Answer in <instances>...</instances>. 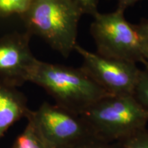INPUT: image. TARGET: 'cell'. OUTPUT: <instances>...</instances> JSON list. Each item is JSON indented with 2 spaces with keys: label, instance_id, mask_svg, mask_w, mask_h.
I'll return each instance as SVG.
<instances>
[{
  "label": "cell",
  "instance_id": "3957f363",
  "mask_svg": "<svg viewBox=\"0 0 148 148\" xmlns=\"http://www.w3.org/2000/svg\"><path fill=\"white\" fill-rule=\"evenodd\" d=\"M97 137L121 142L146 128L148 112L133 95H108L80 114Z\"/></svg>",
  "mask_w": 148,
  "mask_h": 148
},
{
  "label": "cell",
  "instance_id": "4fadbf2b",
  "mask_svg": "<svg viewBox=\"0 0 148 148\" xmlns=\"http://www.w3.org/2000/svg\"><path fill=\"white\" fill-rule=\"evenodd\" d=\"M70 148H124L120 142H108L95 137L79 143Z\"/></svg>",
  "mask_w": 148,
  "mask_h": 148
},
{
  "label": "cell",
  "instance_id": "9c48e42d",
  "mask_svg": "<svg viewBox=\"0 0 148 148\" xmlns=\"http://www.w3.org/2000/svg\"><path fill=\"white\" fill-rule=\"evenodd\" d=\"M23 131L16 138L11 148H49L29 119Z\"/></svg>",
  "mask_w": 148,
  "mask_h": 148
},
{
  "label": "cell",
  "instance_id": "6da1fadb",
  "mask_svg": "<svg viewBox=\"0 0 148 148\" xmlns=\"http://www.w3.org/2000/svg\"><path fill=\"white\" fill-rule=\"evenodd\" d=\"M83 14L75 0H31L20 16L27 33L42 38L68 58L77 44L78 25Z\"/></svg>",
  "mask_w": 148,
  "mask_h": 148
},
{
  "label": "cell",
  "instance_id": "ba28073f",
  "mask_svg": "<svg viewBox=\"0 0 148 148\" xmlns=\"http://www.w3.org/2000/svg\"><path fill=\"white\" fill-rule=\"evenodd\" d=\"M23 92L0 80V140L8 129L30 112Z\"/></svg>",
  "mask_w": 148,
  "mask_h": 148
},
{
  "label": "cell",
  "instance_id": "7a4b0ae2",
  "mask_svg": "<svg viewBox=\"0 0 148 148\" xmlns=\"http://www.w3.org/2000/svg\"><path fill=\"white\" fill-rule=\"evenodd\" d=\"M29 82L43 88L56 104L79 115L96 101L110 95L81 68L39 60Z\"/></svg>",
  "mask_w": 148,
  "mask_h": 148
},
{
  "label": "cell",
  "instance_id": "2e32d148",
  "mask_svg": "<svg viewBox=\"0 0 148 148\" xmlns=\"http://www.w3.org/2000/svg\"><path fill=\"white\" fill-rule=\"evenodd\" d=\"M139 1H141V0H117V8L125 11L130 6H132Z\"/></svg>",
  "mask_w": 148,
  "mask_h": 148
},
{
  "label": "cell",
  "instance_id": "8fae6325",
  "mask_svg": "<svg viewBox=\"0 0 148 148\" xmlns=\"http://www.w3.org/2000/svg\"><path fill=\"white\" fill-rule=\"evenodd\" d=\"M31 0H0V17L21 16L28 8Z\"/></svg>",
  "mask_w": 148,
  "mask_h": 148
},
{
  "label": "cell",
  "instance_id": "7c38bea8",
  "mask_svg": "<svg viewBox=\"0 0 148 148\" xmlns=\"http://www.w3.org/2000/svg\"><path fill=\"white\" fill-rule=\"evenodd\" d=\"M120 143L124 148H148V130H142Z\"/></svg>",
  "mask_w": 148,
  "mask_h": 148
},
{
  "label": "cell",
  "instance_id": "277c9868",
  "mask_svg": "<svg viewBox=\"0 0 148 148\" xmlns=\"http://www.w3.org/2000/svg\"><path fill=\"white\" fill-rule=\"evenodd\" d=\"M124 12L116 8L114 12H97L92 16L90 33L97 53L106 58L145 64L136 27L125 19Z\"/></svg>",
  "mask_w": 148,
  "mask_h": 148
},
{
  "label": "cell",
  "instance_id": "8992f818",
  "mask_svg": "<svg viewBox=\"0 0 148 148\" xmlns=\"http://www.w3.org/2000/svg\"><path fill=\"white\" fill-rule=\"evenodd\" d=\"M74 50L82 57L81 69L109 95H134L140 70L136 63L106 58L78 44Z\"/></svg>",
  "mask_w": 148,
  "mask_h": 148
},
{
  "label": "cell",
  "instance_id": "5b68a950",
  "mask_svg": "<svg viewBox=\"0 0 148 148\" xmlns=\"http://www.w3.org/2000/svg\"><path fill=\"white\" fill-rule=\"evenodd\" d=\"M29 119L49 148H70L97 136L79 114L45 101L30 110ZM98 138V137H97Z\"/></svg>",
  "mask_w": 148,
  "mask_h": 148
},
{
  "label": "cell",
  "instance_id": "9a60e30c",
  "mask_svg": "<svg viewBox=\"0 0 148 148\" xmlns=\"http://www.w3.org/2000/svg\"><path fill=\"white\" fill-rule=\"evenodd\" d=\"M83 11L84 14L93 16L98 12L97 5L99 0H75Z\"/></svg>",
  "mask_w": 148,
  "mask_h": 148
},
{
  "label": "cell",
  "instance_id": "30bf717a",
  "mask_svg": "<svg viewBox=\"0 0 148 148\" xmlns=\"http://www.w3.org/2000/svg\"><path fill=\"white\" fill-rule=\"evenodd\" d=\"M144 66V69L140 70L133 96L148 112V64Z\"/></svg>",
  "mask_w": 148,
  "mask_h": 148
},
{
  "label": "cell",
  "instance_id": "52a82bcc",
  "mask_svg": "<svg viewBox=\"0 0 148 148\" xmlns=\"http://www.w3.org/2000/svg\"><path fill=\"white\" fill-rule=\"evenodd\" d=\"M30 36L25 32L0 38V80L15 87L29 82L38 60L30 49Z\"/></svg>",
  "mask_w": 148,
  "mask_h": 148
},
{
  "label": "cell",
  "instance_id": "5bb4252c",
  "mask_svg": "<svg viewBox=\"0 0 148 148\" xmlns=\"http://www.w3.org/2000/svg\"><path fill=\"white\" fill-rule=\"evenodd\" d=\"M140 40V49L146 64H148V19L135 25Z\"/></svg>",
  "mask_w": 148,
  "mask_h": 148
}]
</instances>
